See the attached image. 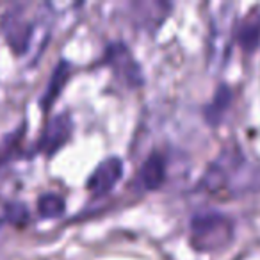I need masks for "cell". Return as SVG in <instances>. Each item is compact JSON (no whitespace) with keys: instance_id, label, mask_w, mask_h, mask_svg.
<instances>
[{"instance_id":"1","label":"cell","mask_w":260,"mask_h":260,"mask_svg":"<svg viewBox=\"0 0 260 260\" xmlns=\"http://www.w3.org/2000/svg\"><path fill=\"white\" fill-rule=\"evenodd\" d=\"M234 239V223L223 212L203 210L191 217V244L202 253L226 248Z\"/></svg>"},{"instance_id":"2","label":"cell","mask_w":260,"mask_h":260,"mask_svg":"<svg viewBox=\"0 0 260 260\" xmlns=\"http://www.w3.org/2000/svg\"><path fill=\"white\" fill-rule=\"evenodd\" d=\"M105 64L111 66L114 75L121 80L125 86L128 87H139L145 82V75H143V68L134 57L132 50L121 41H114L109 43L105 48L104 55Z\"/></svg>"},{"instance_id":"3","label":"cell","mask_w":260,"mask_h":260,"mask_svg":"<svg viewBox=\"0 0 260 260\" xmlns=\"http://www.w3.org/2000/svg\"><path fill=\"white\" fill-rule=\"evenodd\" d=\"M0 30L8 40L9 47L18 55H23L29 50V45L36 32V25L22 11V6L11 8L0 20Z\"/></svg>"},{"instance_id":"4","label":"cell","mask_w":260,"mask_h":260,"mask_svg":"<svg viewBox=\"0 0 260 260\" xmlns=\"http://www.w3.org/2000/svg\"><path fill=\"white\" fill-rule=\"evenodd\" d=\"M73 130V119L68 112H61V114L52 116L45 125L43 132L38 141V148L45 153V155H54L55 152L62 148L68 143L70 136Z\"/></svg>"},{"instance_id":"5","label":"cell","mask_w":260,"mask_h":260,"mask_svg":"<svg viewBox=\"0 0 260 260\" xmlns=\"http://www.w3.org/2000/svg\"><path fill=\"white\" fill-rule=\"evenodd\" d=\"M123 177V162L118 157H107L104 159L93 173L87 178V191L91 192L93 198H102V196L109 194L114 189V185Z\"/></svg>"},{"instance_id":"6","label":"cell","mask_w":260,"mask_h":260,"mask_svg":"<svg viewBox=\"0 0 260 260\" xmlns=\"http://www.w3.org/2000/svg\"><path fill=\"white\" fill-rule=\"evenodd\" d=\"M70 75H72V66H70V62L59 61L57 66L54 68V72H52L50 80H48L43 94L40 96V107L43 109V111H50L54 102L57 100L59 94H61L62 89H64Z\"/></svg>"},{"instance_id":"7","label":"cell","mask_w":260,"mask_h":260,"mask_svg":"<svg viewBox=\"0 0 260 260\" xmlns=\"http://www.w3.org/2000/svg\"><path fill=\"white\" fill-rule=\"evenodd\" d=\"M235 40L244 52H253L260 45V8L244 16L235 30Z\"/></svg>"},{"instance_id":"8","label":"cell","mask_w":260,"mask_h":260,"mask_svg":"<svg viewBox=\"0 0 260 260\" xmlns=\"http://www.w3.org/2000/svg\"><path fill=\"white\" fill-rule=\"evenodd\" d=\"M141 182L146 189H159L166 180V160L159 152H152L141 166Z\"/></svg>"},{"instance_id":"9","label":"cell","mask_w":260,"mask_h":260,"mask_svg":"<svg viewBox=\"0 0 260 260\" xmlns=\"http://www.w3.org/2000/svg\"><path fill=\"white\" fill-rule=\"evenodd\" d=\"M232 102V91L228 89L224 84H221L217 87L216 94H214L212 102L205 107V119L210 123V125H217V123L223 119L226 109L230 107Z\"/></svg>"},{"instance_id":"10","label":"cell","mask_w":260,"mask_h":260,"mask_svg":"<svg viewBox=\"0 0 260 260\" xmlns=\"http://www.w3.org/2000/svg\"><path fill=\"white\" fill-rule=\"evenodd\" d=\"M38 210H40V216L45 219H54V217H61L66 210V203L55 192H47V194H41L38 200Z\"/></svg>"},{"instance_id":"11","label":"cell","mask_w":260,"mask_h":260,"mask_svg":"<svg viewBox=\"0 0 260 260\" xmlns=\"http://www.w3.org/2000/svg\"><path fill=\"white\" fill-rule=\"evenodd\" d=\"M6 214H8V219L13 221L15 224H23L27 219H29V210H27V207L20 202L9 203L8 209H6Z\"/></svg>"}]
</instances>
